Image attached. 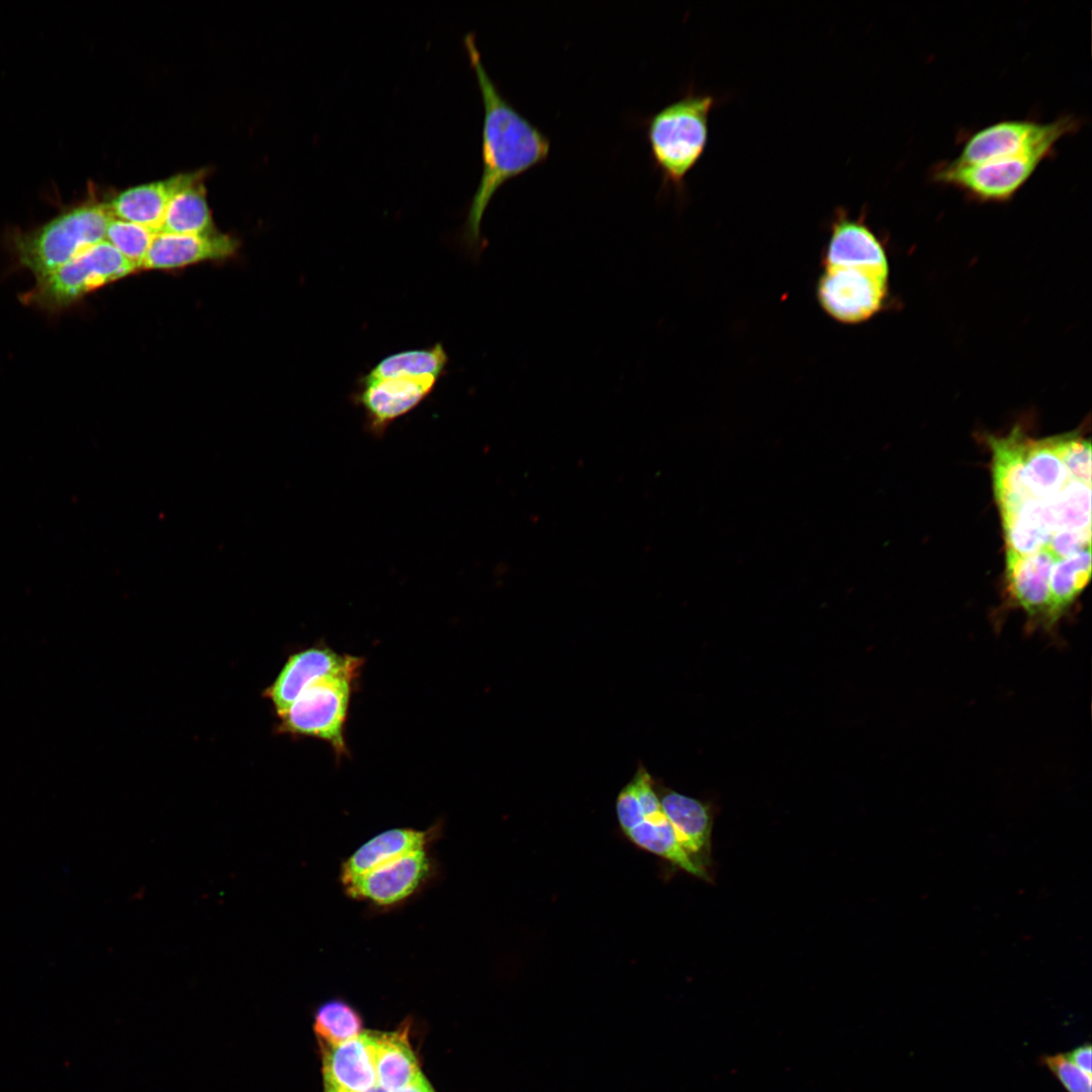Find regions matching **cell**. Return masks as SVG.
<instances>
[{"instance_id": "1", "label": "cell", "mask_w": 1092, "mask_h": 1092, "mask_svg": "<svg viewBox=\"0 0 1092 1092\" xmlns=\"http://www.w3.org/2000/svg\"><path fill=\"white\" fill-rule=\"evenodd\" d=\"M463 43L478 82L484 109L482 172L462 230L464 244L478 256L485 247L480 232L481 220L491 198L507 181L544 162L549 156L551 143L502 94L489 77L474 33H466Z\"/></svg>"}, {"instance_id": "2", "label": "cell", "mask_w": 1092, "mask_h": 1092, "mask_svg": "<svg viewBox=\"0 0 1092 1092\" xmlns=\"http://www.w3.org/2000/svg\"><path fill=\"white\" fill-rule=\"evenodd\" d=\"M719 103L711 93L689 88L647 117L646 139L663 187L685 190L689 172L703 156L709 141V116Z\"/></svg>"}, {"instance_id": "3", "label": "cell", "mask_w": 1092, "mask_h": 1092, "mask_svg": "<svg viewBox=\"0 0 1092 1092\" xmlns=\"http://www.w3.org/2000/svg\"><path fill=\"white\" fill-rule=\"evenodd\" d=\"M112 218L107 203L74 207L31 233L16 235L13 246L18 261L40 279L104 241Z\"/></svg>"}, {"instance_id": "4", "label": "cell", "mask_w": 1092, "mask_h": 1092, "mask_svg": "<svg viewBox=\"0 0 1092 1092\" xmlns=\"http://www.w3.org/2000/svg\"><path fill=\"white\" fill-rule=\"evenodd\" d=\"M358 673H332L310 681L280 717L278 729L327 742L338 758L349 753L345 740L351 695Z\"/></svg>"}, {"instance_id": "5", "label": "cell", "mask_w": 1092, "mask_h": 1092, "mask_svg": "<svg viewBox=\"0 0 1092 1092\" xmlns=\"http://www.w3.org/2000/svg\"><path fill=\"white\" fill-rule=\"evenodd\" d=\"M139 270L106 240L88 248L37 279L24 301L50 310L64 308L86 294Z\"/></svg>"}, {"instance_id": "6", "label": "cell", "mask_w": 1092, "mask_h": 1092, "mask_svg": "<svg viewBox=\"0 0 1092 1092\" xmlns=\"http://www.w3.org/2000/svg\"><path fill=\"white\" fill-rule=\"evenodd\" d=\"M1054 150L1043 148L979 164L940 162L933 168L931 177L936 183L952 186L977 200L1002 202L1011 199L1025 185Z\"/></svg>"}, {"instance_id": "7", "label": "cell", "mask_w": 1092, "mask_h": 1092, "mask_svg": "<svg viewBox=\"0 0 1092 1092\" xmlns=\"http://www.w3.org/2000/svg\"><path fill=\"white\" fill-rule=\"evenodd\" d=\"M1079 127L1080 120L1073 115H1062L1050 122L1001 120L970 134L952 161L964 165L979 164L1043 148L1055 149L1061 139Z\"/></svg>"}, {"instance_id": "8", "label": "cell", "mask_w": 1092, "mask_h": 1092, "mask_svg": "<svg viewBox=\"0 0 1092 1092\" xmlns=\"http://www.w3.org/2000/svg\"><path fill=\"white\" fill-rule=\"evenodd\" d=\"M889 270L864 267H824L817 298L825 312L843 324L861 323L883 305Z\"/></svg>"}, {"instance_id": "9", "label": "cell", "mask_w": 1092, "mask_h": 1092, "mask_svg": "<svg viewBox=\"0 0 1092 1092\" xmlns=\"http://www.w3.org/2000/svg\"><path fill=\"white\" fill-rule=\"evenodd\" d=\"M1056 560L1046 548L1029 555L1006 550L1007 593L1011 605L1027 617L1026 632L1041 631L1052 637L1058 632L1050 588Z\"/></svg>"}, {"instance_id": "10", "label": "cell", "mask_w": 1092, "mask_h": 1092, "mask_svg": "<svg viewBox=\"0 0 1092 1092\" xmlns=\"http://www.w3.org/2000/svg\"><path fill=\"white\" fill-rule=\"evenodd\" d=\"M438 380L431 376L381 379L362 376L352 398L362 407L367 429L380 436L391 423L423 402Z\"/></svg>"}, {"instance_id": "11", "label": "cell", "mask_w": 1092, "mask_h": 1092, "mask_svg": "<svg viewBox=\"0 0 1092 1092\" xmlns=\"http://www.w3.org/2000/svg\"><path fill=\"white\" fill-rule=\"evenodd\" d=\"M363 663V657L342 654L324 644L314 645L291 654L264 696L281 716L310 681L332 673L360 674Z\"/></svg>"}, {"instance_id": "12", "label": "cell", "mask_w": 1092, "mask_h": 1092, "mask_svg": "<svg viewBox=\"0 0 1092 1092\" xmlns=\"http://www.w3.org/2000/svg\"><path fill=\"white\" fill-rule=\"evenodd\" d=\"M426 848L407 853L346 883L347 894L378 906H392L413 895L431 874Z\"/></svg>"}, {"instance_id": "13", "label": "cell", "mask_w": 1092, "mask_h": 1092, "mask_svg": "<svg viewBox=\"0 0 1092 1092\" xmlns=\"http://www.w3.org/2000/svg\"><path fill=\"white\" fill-rule=\"evenodd\" d=\"M321 1046L325 1090L365 1092L377 1084L374 1033L360 1032L342 1043Z\"/></svg>"}, {"instance_id": "14", "label": "cell", "mask_w": 1092, "mask_h": 1092, "mask_svg": "<svg viewBox=\"0 0 1092 1092\" xmlns=\"http://www.w3.org/2000/svg\"><path fill=\"white\" fill-rule=\"evenodd\" d=\"M238 242L216 232L201 235L157 233L142 269L172 270L235 255Z\"/></svg>"}, {"instance_id": "15", "label": "cell", "mask_w": 1092, "mask_h": 1092, "mask_svg": "<svg viewBox=\"0 0 1092 1092\" xmlns=\"http://www.w3.org/2000/svg\"><path fill=\"white\" fill-rule=\"evenodd\" d=\"M824 267H864L889 270L882 243L864 223L843 207L835 209L825 247Z\"/></svg>"}, {"instance_id": "16", "label": "cell", "mask_w": 1092, "mask_h": 1092, "mask_svg": "<svg viewBox=\"0 0 1092 1092\" xmlns=\"http://www.w3.org/2000/svg\"><path fill=\"white\" fill-rule=\"evenodd\" d=\"M1027 439L1019 428L1003 438H989L993 453L994 495L1001 515L1016 511L1025 500L1032 498L1024 466Z\"/></svg>"}, {"instance_id": "17", "label": "cell", "mask_w": 1092, "mask_h": 1092, "mask_svg": "<svg viewBox=\"0 0 1092 1092\" xmlns=\"http://www.w3.org/2000/svg\"><path fill=\"white\" fill-rule=\"evenodd\" d=\"M179 174L166 180L127 188L107 203L114 218L130 221L160 233L169 202L174 193L189 179Z\"/></svg>"}, {"instance_id": "18", "label": "cell", "mask_w": 1092, "mask_h": 1092, "mask_svg": "<svg viewBox=\"0 0 1092 1092\" xmlns=\"http://www.w3.org/2000/svg\"><path fill=\"white\" fill-rule=\"evenodd\" d=\"M432 830L393 828L383 831L358 847L342 864V884L397 859L413 851L426 848Z\"/></svg>"}, {"instance_id": "19", "label": "cell", "mask_w": 1092, "mask_h": 1092, "mask_svg": "<svg viewBox=\"0 0 1092 1092\" xmlns=\"http://www.w3.org/2000/svg\"><path fill=\"white\" fill-rule=\"evenodd\" d=\"M658 797L661 810L672 825L679 843L704 869L703 862L710 850V809L703 802L672 790H661Z\"/></svg>"}, {"instance_id": "20", "label": "cell", "mask_w": 1092, "mask_h": 1092, "mask_svg": "<svg viewBox=\"0 0 1092 1092\" xmlns=\"http://www.w3.org/2000/svg\"><path fill=\"white\" fill-rule=\"evenodd\" d=\"M1006 550L1029 555L1048 546L1057 532L1050 502L1029 498L1016 511L1001 515Z\"/></svg>"}, {"instance_id": "21", "label": "cell", "mask_w": 1092, "mask_h": 1092, "mask_svg": "<svg viewBox=\"0 0 1092 1092\" xmlns=\"http://www.w3.org/2000/svg\"><path fill=\"white\" fill-rule=\"evenodd\" d=\"M636 846L660 856L685 872L705 879L707 873L684 849L676 833L661 810L642 812L636 824L624 833Z\"/></svg>"}, {"instance_id": "22", "label": "cell", "mask_w": 1092, "mask_h": 1092, "mask_svg": "<svg viewBox=\"0 0 1092 1092\" xmlns=\"http://www.w3.org/2000/svg\"><path fill=\"white\" fill-rule=\"evenodd\" d=\"M375 1070L377 1084L386 1092L402 1089L422 1075L404 1030L375 1034Z\"/></svg>"}, {"instance_id": "23", "label": "cell", "mask_w": 1092, "mask_h": 1092, "mask_svg": "<svg viewBox=\"0 0 1092 1092\" xmlns=\"http://www.w3.org/2000/svg\"><path fill=\"white\" fill-rule=\"evenodd\" d=\"M201 177L191 173L174 193L167 207L160 233L201 235L214 232Z\"/></svg>"}, {"instance_id": "24", "label": "cell", "mask_w": 1092, "mask_h": 1092, "mask_svg": "<svg viewBox=\"0 0 1092 1092\" xmlns=\"http://www.w3.org/2000/svg\"><path fill=\"white\" fill-rule=\"evenodd\" d=\"M449 357L441 343L422 349L403 350L381 359L368 373L370 379L431 376L439 379L446 372Z\"/></svg>"}, {"instance_id": "25", "label": "cell", "mask_w": 1092, "mask_h": 1092, "mask_svg": "<svg viewBox=\"0 0 1092 1092\" xmlns=\"http://www.w3.org/2000/svg\"><path fill=\"white\" fill-rule=\"evenodd\" d=\"M1024 466L1026 483L1031 497L1035 499L1048 500L1072 480L1052 450L1048 438L1037 441L1027 439Z\"/></svg>"}, {"instance_id": "26", "label": "cell", "mask_w": 1092, "mask_h": 1092, "mask_svg": "<svg viewBox=\"0 0 1092 1092\" xmlns=\"http://www.w3.org/2000/svg\"><path fill=\"white\" fill-rule=\"evenodd\" d=\"M1090 576L1091 547L1055 561L1050 577V588L1054 616L1058 624L1083 592Z\"/></svg>"}, {"instance_id": "27", "label": "cell", "mask_w": 1092, "mask_h": 1092, "mask_svg": "<svg viewBox=\"0 0 1092 1092\" xmlns=\"http://www.w3.org/2000/svg\"><path fill=\"white\" fill-rule=\"evenodd\" d=\"M1053 509L1057 531L1091 530V489L1089 485L1069 480L1055 496L1049 499Z\"/></svg>"}, {"instance_id": "28", "label": "cell", "mask_w": 1092, "mask_h": 1092, "mask_svg": "<svg viewBox=\"0 0 1092 1092\" xmlns=\"http://www.w3.org/2000/svg\"><path fill=\"white\" fill-rule=\"evenodd\" d=\"M359 1014L347 1003L332 1000L318 1007L314 1016V1031L320 1044L342 1043L361 1032Z\"/></svg>"}, {"instance_id": "29", "label": "cell", "mask_w": 1092, "mask_h": 1092, "mask_svg": "<svg viewBox=\"0 0 1092 1092\" xmlns=\"http://www.w3.org/2000/svg\"><path fill=\"white\" fill-rule=\"evenodd\" d=\"M156 234L147 226L113 217L105 240L140 270Z\"/></svg>"}, {"instance_id": "30", "label": "cell", "mask_w": 1092, "mask_h": 1092, "mask_svg": "<svg viewBox=\"0 0 1092 1092\" xmlns=\"http://www.w3.org/2000/svg\"><path fill=\"white\" fill-rule=\"evenodd\" d=\"M1070 479L1091 485V444L1076 433L1048 438Z\"/></svg>"}, {"instance_id": "31", "label": "cell", "mask_w": 1092, "mask_h": 1092, "mask_svg": "<svg viewBox=\"0 0 1092 1092\" xmlns=\"http://www.w3.org/2000/svg\"><path fill=\"white\" fill-rule=\"evenodd\" d=\"M1038 1062L1067 1092H1091V1074L1075 1066L1065 1054L1042 1055Z\"/></svg>"}, {"instance_id": "32", "label": "cell", "mask_w": 1092, "mask_h": 1092, "mask_svg": "<svg viewBox=\"0 0 1092 1092\" xmlns=\"http://www.w3.org/2000/svg\"><path fill=\"white\" fill-rule=\"evenodd\" d=\"M1091 530L1072 531L1059 530L1051 538L1048 546L1052 554L1057 558H1066L1077 552L1090 547Z\"/></svg>"}, {"instance_id": "33", "label": "cell", "mask_w": 1092, "mask_h": 1092, "mask_svg": "<svg viewBox=\"0 0 1092 1092\" xmlns=\"http://www.w3.org/2000/svg\"><path fill=\"white\" fill-rule=\"evenodd\" d=\"M1091 1044L1082 1043L1065 1054V1056L1078 1068L1091 1074Z\"/></svg>"}, {"instance_id": "34", "label": "cell", "mask_w": 1092, "mask_h": 1092, "mask_svg": "<svg viewBox=\"0 0 1092 1092\" xmlns=\"http://www.w3.org/2000/svg\"><path fill=\"white\" fill-rule=\"evenodd\" d=\"M394 1092H435L426 1078L421 1075L416 1081Z\"/></svg>"}, {"instance_id": "35", "label": "cell", "mask_w": 1092, "mask_h": 1092, "mask_svg": "<svg viewBox=\"0 0 1092 1092\" xmlns=\"http://www.w3.org/2000/svg\"><path fill=\"white\" fill-rule=\"evenodd\" d=\"M365 1092H386V1091L384 1089H382L378 1084H376V1085H374L373 1087H371L370 1089H368Z\"/></svg>"}, {"instance_id": "36", "label": "cell", "mask_w": 1092, "mask_h": 1092, "mask_svg": "<svg viewBox=\"0 0 1092 1092\" xmlns=\"http://www.w3.org/2000/svg\"><path fill=\"white\" fill-rule=\"evenodd\" d=\"M325 1092H333V1091H328V1090H325Z\"/></svg>"}]
</instances>
